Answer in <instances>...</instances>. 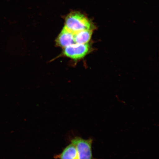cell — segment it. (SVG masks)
I'll list each match as a JSON object with an SVG mask.
<instances>
[{"label": "cell", "instance_id": "277c9868", "mask_svg": "<svg viewBox=\"0 0 159 159\" xmlns=\"http://www.w3.org/2000/svg\"><path fill=\"white\" fill-rule=\"evenodd\" d=\"M74 43H75L74 33L63 28L56 39L57 45L64 48Z\"/></svg>", "mask_w": 159, "mask_h": 159}, {"label": "cell", "instance_id": "7a4b0ae2", "mask_svg": "<svg viewBox=\"0 0 159 159\" xmlns=\"http://www.w3.org/2000/svg\"><path fill=\"white\" fill-rule=\"evenodd\" d=\"M92 139H84L75 137L71 142L74 144L77 149L78 159H92Z\"/></svg>", "mask_w": 159, "mask_h": 159}, {"label": "cell", "instance_id": "8992f818", "mask_svg": "<svg viewBox=\"0 0 159 159\" xmlns=\"http://www.w3.org/2000/svg\"><path fill=\"white\" fill-rule=\"evenodd\" d=\"M93 32V30H87L74 33L75 43L79 44L88 43L91 39Z\"/></svg>", "mask_w": 159, "mask_h": 159}, {"label": "cell", "instance_id": "3957f363", "mask_svg": "<svg viewBox=\"0 0 159 159\" xmlns=\"http://www.w3.org/2000/svg\"><path fill=\"white\" fill-rule=\"evenodd\" d=\"M89 50L88 43H74L63 48V53L65 56L74 60L82 59L88 54Z\"/></svg>", "mask_w": 159, "mask_h": 159}, {"label": "cell", "instance_id": "5b68a950", "mask_svg": "<svg viewBox=\"0 0 159 159\" xmlns=\"http://www.w3.org/2000/svg\"><path fill=\"white\" fill-rule=\"evenodd\" d=\"M59 159H78L76 147L71 143L63 149L62 152L55 156Z\"/></svg>", "mask_w": 159, "mask_h": 159}, {"label": "cell", "instance_id": "6da1fadb", "mask_svg": "<svg viewBox=\"0 0 159 159\" xmlns=\"http://www.w3.org/2000/svg\"><path fill=\"white\" fill-rule=\"evenodd\" d=\"M64 27L73 33L84 30H93L91 22L85 16L79 12H73L67 16Z\"/></svg>", "mask_w": 159, "mask_h": 159}]
</instances>
